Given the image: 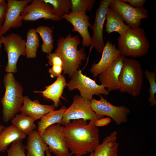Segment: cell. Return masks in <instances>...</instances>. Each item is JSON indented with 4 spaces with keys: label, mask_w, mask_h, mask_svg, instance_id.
<instances>
[{
    "label": "cell",
    "mask_w": 156,
    "mask_h": 156,
    "mask_svg": "<svg viewBox=\"0 0 156 156\" xmlns=\"http://www.w3.org/2000/svg\"><path fill=\"white\" fill-rule=\"evenodd\" d=\"M97 119L74 120L64 126L63 134L69 150L75 156L92 152L100 144L99 130L95 124Z\"/></svg>",
    "instance_id": "6da1fadb"
},
{
    "label": "cell",
    "mask_w": 156,
    "mask_h": 156,
    "mask_svg": "<svg viewBox=\"0 0 156 156\" xmlns=\"http://www.w3.org/2000/svg\"><path fill=\"white\" fill-rule=\"evenodd\" d=\"M80 44L79 36H72L69 34L65 38L62 37L58 39L54 51L62 60L64 74L68 75L70 78L79 69L82 61L86 59L84 48L77 49Z\"/></svg>",
    "instance_id": "7a4b0ae2"
},
{
    "label": "cell",
    "mask_w": 156,
    "mask_h": 156,
    "mask_svg": "<svg viewBox=\"0 0 156 156\" xmlns=\"http://www.w3.org/2000/svg\"><path fill=\"white\" fill-rule=\"evenodd\" d=\"M3 82L5 91L1 100L2 120L7 123L21 111L24 100L23 89L16 80L13 73H7L5 75Z\"/></svg>",
    "instance_id": "3957f363"
},
{
    "label": "cell",
    "mask_w": 156,
    "mask_h": 156,
    "mask_svg": "<svg viewBox=\"0 0 156 156\" xmlns=\"http://www.w3.org/2000/svg\"><path fill=\"white\" fill-rule=\"evenodd\" d=\"M117 45L121 55L125 57L145 56L150 48L145 30L140 27H130L124 34L120 36Z\"/></svg>",
    "instance_id": "277c9868"
},
{
    "label": "cell",
    "mask_w": 156,
    "mask_h": 156,
    "mask_svg": "<svg viewBox=\"0 0 156 156\" xmlns=\"http://www.w3.org/2000/svg\"><path fill=\"white\" fill-rule=\"evenodd\" d=\"M143 76V71L139 62L125 57L119 77V90L133 97L138 96L141 92Z\"/></svg>",
    "instance_id": "5b68a950"
},
{
    "label": "cell",
    "mask_w": 156,
    "mask_h": 156,
    "mask_svg": "<svg viewBox=\"0 0 156 156\" xmlns=\"http://www.w3.org/2000/svg\"><path fill=\"white\" fill-rule=\"evenodd\" d=\"M66 85L68 90L78 89L80 96L88 100L91 101L94 95L107 96L109 93L103 86L97 84L95 80L83 75L80 70L76 71Z\"/></svg>",
    "instance_id": "8992f818"
},
{
    "label": "cell",
    "mask_w": 156,
    "mask_h": 156,
    "mask_svg": "<svg viewBox=\"0 0 156 156\" xmlns=\"http://www.w3.org/2000/svg\"><path fill=\"white\" fill-rule=\"evenodd\" d=\"M0 39L4 46L8 56V63L5 70L7 73H14L17 71V64L21 55L26 56V40L17 33H11Z\"/></svg>",
    "instance_id": "52a82bcc"
},
{
    "label": "cell",
    "mask_w": 156,
    "mask_h": 156,
    "mask_svg": "<svg viewBox=\"0 0 156 156\" xmlns=\"http://www.w3.org/2000/svg\"><path fill=\"white\" fill-rule=\"evenodd\" d=\"M104 117L98 115L93 111L91 101L76 95L74 96L71 105L65 109L61 125L64 126L74 120L82 119L90 121L98 120Z\"/></svg>",
    "instance_id": "ba28073f"
},
{
    "label": "cell",
    "mask_w": 156,
    "mask_h": 156,
    "mask_svg": "<svg viewBox=\"0 0 156 156\" xmlns=\"http://www.w3.org/2000/svg\"><path fill=\"white\" fill-rule=\"evenodd\" d=\"M109 7L117 12L131 28L139 27L141 20L148 17L146 8H134L122 0H111Z\"/></svg>",
    "instance_id": "9c48e42d"
},
{
    "label": "cell",
    "mask_w": 156,
    "mask_h": 156,
    "mask_svg": "<svg viewBox=\"0 0 156 156\" xmlns=\"http://www.w3.org/2000/svg\"><path fill=\"white\" fill-rule=\"evenodd\" d=\"M99 96V100L93 99L91 101L92 108L96 114L109 116L117 125L128 122V116L130 112L129 108L124 106L113 105L102 95Z\"/></svg>",
    "instance_id": "30bf717a"
},
{
    "label": "cell",
    "mask_w": 156,
    "mask_h": 156,
    "mask_svg": "<svg viewBox=\"0 0 156 156\" xmlns=\"http://www.w3.org/2000/svg\"><path fill=\"white\" fill-rule=\"evenodd\" d=\"M64 127L58 124H53L48 127L41 136L49 151L56 156H68L70 154L63 134Z\"/></svg>",
    "instance_id": "8fae6325"
},
{
    "label": "cell",
    "mask_w": 156,
    "mask_h": 156,
    "mask_svg": "<svg viewBox=\"0 0 156 156\" xmlns=\"http://www.w3.org/2000/svg\"><path fill=\"white\" fill-rule=\"evenodd\" d=\"M52 7L43 0H32L30 4L26 5L21 13L22 20L34 21L40 18L52 21H59L63 19L54 15L52 13Z\"/></svg>",
    "instance_id": "7c38bea8"
},
{
    "label": "cell",
    "mask_w": 156,
    "mask_h": 156,
    "mask_svg": "<svg viewBox=\"0 0 156 156\" xmlns=\"http://www.w3.org/2000/svg\"><path fill=\"white\" fill-rule=\"evenodd\" d=\"M31 0H7V8L4 21L0 29V38L11 28H16L23 24L21 13Z\"/></svg>",
    "instance_id": "4fadbf2b"
},
{
    "label": "cell",
    "mask_w": 156,
    "mask_h": 156,
    "mask_svg": "<svg viewBox=\"0 0 156 156\" xmlns=\"http://www.w3.org/2000/svg\"><path fill=\"white\" fill-rule=\"evenodd\" d=\"M111 0H102L96 10L95 21L91 28L93 31L91 46L98 52L102 53L105 46L103 36L104 23Z\"/></svg>",
    "instance_id": "5bb4252c"
},
{
    "label": "cell",
    "mask_w": 156,
    "mask_h": 156,
    "mask_svg": "<svg viewBox=\"0 0 156 156\" xmlns=\"http://www.w3.org/2000/svg\"><path fill=\"white\" fill-rule=\"evenodd\" d=\"M70 22L73 26L72 31L77 32L81 35L82 39L83 47H88L92 44V37L89 32V27L92 25L89 21L90 17L86 13L81 12H71L62 17Z\"/></svg>",
    "instance_id": "9a60e30c"
},
{
    "label": "cell",
    "mask_w": 156,
    "mask_h": 156,
    "mask_svg": "<svg viewBox=\"0 0 156 156\" xmlns=\"http://www.w3.org/2000/svg\"><path fill=\"white\" fill-rule=\"evenodd\" d=\"M125 57L120 55L109 67L98 75L101 85L109 92L119 89V77Z\"/></svg>",
    "instance_id": "2e32d148"
},
{
    "label": "cell",
    "mask_w": 156,
    "mask_h": 156,
    "mask_svg": "<svg viewBox=\"0 0 156 156\" xmlns=\"http://www.w3.org/2000/svg\"><path fill=\"white\" fill-rule=\"evenodd\" d=\"M102 53L100 60L97 63H94L90 69V72L94 78H96L109 67L121 55L116 45L109 40L107 41Z\"/></svg>",
    "instance_id": "e0dca14e"
},
{
    "label": "cell",
    "mask_w": 156,
    "mask_h": 156,
    "mask_svg": "<svg viewBox=\"0 0 156 156\" xmlns=\"http://www.w3.org/2000/svg\"><path fill=\"white\" fill-rule=\"evenodd\" d=\"M55 107L52 105H43L38 101H32L27 96H24V100L20 112L23 114L30 116L35 120L40 119L50 111L54 110Z\"/></svg>",
    "instance_id": "ac0fdd59"
},
{
    "label": "cell",
    "mask_w": 156,
    "mask_h": 156,
    "mask_svg": "<svg viewBox=\"0 0 156 156\" xmlns=\"http://www.w3.org/2000/svg\"><path fill=\"white\" fill-rule=\"evenodd\" d=\"M117 134L114 130L106 136L90 156H117L119 144L117 142Z\"/></svg>",
    "instance_id": "d6986e66"
},
{
    "label": "cell",
    "mask_w": 156,
    "mask_h": 156,
    "mask_svg": "<svg viewBox=\"0 0 156 156\" xmlns=\"http://www.w3.org/2000/svg\"><path fill=\"white\" fill-rule=\"evenodd\" d=\"M67 83L64 76L61 74L57 77L55 81L52 84L45 86L44 90L35 91L34 92L41 93L45 98L52 101L54 107H57L59 106L60 98Z\"/></svg>",
    "instance_id": "ffe728a7"
},
{
    "label": "cell",
    "mask_w": 156,
    "mask_h": 156,
    "mask_svg": "<svg viewBox=\"0 0 156 156\" xmlns=\"http://www.w3.org/2000/svg\"><path fill=\"white\" fill-rule=\"evenodd\" d=\"M105 20L106 21L105 31L108 34L116 32L121 36L130 28L125 23L120 16L109 7L106 12Z\"/></svg>",
    "instance_id": "44dd1931"
},
{
    "label": "cell",
    "mask_w": 156,
    "mask_h": 156,
    "mask_svg": "<svg viewBox=\"0 0 156 156\" xmlns=\"http://www.w3.org/2000/svg\"><path fill=\"white\" fill-rule=\"evenodd\" d=\"M25 146L27 152L26 156H45V153L49 150L37 130L28 135Z\"/></svg>",
    "instance_id": "7402d4cb"
},
{
    "label": "cell",
    "mask_w": 156,
    "mask_h": 156,
    "mask_svg": "<svg viewBox=\"0 0 156 156\" xmlns=\"http://www.w3.org/2000/svg\"><path fill=\"white\" fill-rule=\"evenodd\" d=\"M26 136L12 125L5 127L0 134V152L7 150L8 146L15 141H22Z\"/></svg>",
    "instance_id": "603a6c76"
},
{
    "label": "cell",
    "mask_w": 156,
    "mask_h": 156,
    "mask_svg": "<svg viewBox=\"0 0 156 156\" xmlns=\"http://www.w3.org/2000/svg\"><path fill=\"white\" fill-rule=\"evenodd\" d=\"M66 107L63 106L58 110H53L46 114L37 122V130L41 136L44 131L49 126L54 124H61Z\"/></svg>",
    "instance_id": "cb8c5ba5"
},
{
    "label": "cell",
    "mask_w": 156,
    "mask_h": 156,
    "mask_svg": "<svg viewBox=\"0 0 156 156\" xmlns=\"http://www.w3.org/2000/svg\"><path fill=\"white\" fill-rule=\"evenodd\" d=\"M12 125L26 134L29 135L36 128L35 119L22 113L16 114L11 120Z\"/></svg>",
    "instance_id": "d4e9b609"
},
{
    "label": "cell",
    "mask_w": 156,
    "mask_h": 156,
    "mask_svg": "<svg viewBox=\"0 0 156 156\" xmlns=\"http://www.w3.org/2000/svg\"><path fill=\"white\" fill-rule=\"evenodd\" d=\"M39 45L40 39L36 29H30L27 33V40L25 42V51L27 58H35Z\"/></svg>",
    "instance_id": "484cf974"
},
{
    "label": "cell",
    "mask_w": 156,
    "mask_h": 156,
    "mask_svg": "<svg viewBox=\"0 0 156 156\" xmlns=\"http://www.w3.org/2000/svg\"><path fill=\"white\" fill-rule=\"evenodd\" d=\"M36 30L42 40V52L47 54L51 53L54 48V40L52 34L53 31L52 29L49 27L41 25L38 27Z\"/></svg>",
    "instance_id": "4316f807"
},
{
    "label": "cell",
    "mask_w": 156,
    "mask_h": 156,
    "mask_svg": "<svg viewBox=\"0 0 156 156\" xmlns=\"http://www.w3.org/2000/svg\"><path fill=\"white\" fill-rule=\"evenodd\" d=\"M52 7V13L54 15L62 18L64 15L71 12L72 5L71 0H43Z\"/></svg>",
    "instance_id": "83f0119b"
},
{
    "label": "cell",
    "mask_w": 156,
    "mask_h": 156,
    "mask_svg": "<svg viewBox=\"0 0 156 156\" xmlns=\"http://www.w3.org/2000/svg\"><path fill=\"white\" fill-rule=\"evenodd\" d=\"M144 73L146 78L148 81L150 85L148 90L149 96L148 101L150 103L151 106H155L156 105V100L155 95L156 93V73L155 72L149 71L148 70H145Z\"/></svg>",
    "instance_id": "f1b7e54d"
},
{
    "label": "cell",
    "mask_w": 156,
    "mask_h": 156,
    "mask_svg": "<svg viewBox=\"0 0 156 156\" xmlns=\"http://www.w3.org/2000/svg\"><path fill=\"white\" fill-rule=\"evenodd\" d=\"M95 0H71L72 8L71 12H81L86 13L90 12Z\"/></svg>",
    "instance_id": "f546056e"
},
{
    "label": "cell",
    "mask_w": 156,
    "mask_h": 156,
    "mask_svg": "<svg viewBox=\"0 0 156 156\" xmlns=\"http://www.w3.org/2000/svg\"><path fill=\"white\" fill-rule=\"evenodd\" d=\"M25 146L22 141L17 140L13 142L10 148L7 150L6 156H26L25 153Z\"/></svg>",
    "instance_id": "4dcf8cb0"
},
{
    "label": "cell",
    "mask_w": 156,
    "mask_h": 156,
    "mask_svg": "<svg viewBox=\"0 0 156 156\" xmlns=\"http://www.w3.org/2000/svg\"><path fill=\"white\" fill-rule=\"evenodd\" d=\"M47 57L48 59V63L51 65H58L63 66V63L60 57L54 53L48 54Z\"/></svg>",
    "instance_id": "1f68e13d"
},
{
    "label": "cell",
    "mask_w": 156,
    "mask_h": 156,
    "mask_svg": "<svg viewBox=\"0 0 156 156\" xmlns=\"http://www.w3.org/2000/svg\"><path fill=\"white\" fill-rule=\"evenodd\" d=\"M63 70V67L58 65H53L49 70V72L50 74L51 77L53 78L55 77H57L61 75Z\"/></svg>",
    "instance_id": "d6a6232c"
},
{
    "label": "cell",
    "mask_w": 156,
    "mask_h": 156,
    "mask_svg": "<svg viewBox=\"0 0 156 156\" xmlns=\"http://www.w3.org/2000/svg\"><path fill=\"white\" fill-rule=\"evenodd\" d=\"M7 5V2L5 1L0 4V29L4 21Z\"/></svg>",
    "instance_id": "836d02e7"
},
{
    "label": "cell",
    "mask_w": 156,
    "mask_h": 156,
    "mask_svg": "<svg viewBox=\"0 0 156 156\" xmlns=\"http://www.w3.org/2000/svg\"><path fill=\"white\" fill-rule=\"evenodd\" d=\"M124 2L128 3L131 6L135 8L143 7L146 0H122Z\"/></svg>",
    "instance_id": "e575fe53"
},
{
    "label": "cell",
    "mask_w": 156,
    "mask_h": 156,
    "mask_svg": "<svg viewBox=\"0 0 156 156\" xmlns=\"http://www.w3.org/2000/svg\"><path fill=\"white\" fill-rule=\"evenodd\" d=\"M111 121V119L109 117L102 118L97 120L95 123L97 127H102L109 124Z\"/></svg>",
    "instance_id": "d590c367"
},
{
    "label": "cell",
    "mask_w": 156,
    "mask_h": 156,
    "mask_svg": "<svg viewBox=\"0 0 156 156\" xmlns=\"http://www.w3.org/2000/svg\"><path fill=\"white\" fill-rule=\"evenodd\" d=\"M46 154V156H51V153L49 151V150L46 151L45 152ZM73 154L70 153L68 156H71Z\"/></svg>",
    "instance_id": "8d00e7d4"
},
{
    "label": "cell",
    "mask_w": 156,
    "mask_h": 156,
    "mask_svg": "<svg viewBox=\"0 0 156 156\" xmlns=\"http://www.w3.org/2000/svg\"><path fill=\"white\" fill-rule=\"evenodd\" d=\"M4 127H5L4 125H2L0 124V134L3 130Z\"/></svg>",
    "instance_id": "74e56055"
},
{
    "label": "cell",
    "mask_w": 156,
    "mask_h": 156,
    "mask_svg": "<svg viewBox=\"0 0 156 156\" xmlns=\"http://www.w3.org/2000/svg\"><path fill=\"white\" fill-rule=\"evenodd\" d=\"M1 44H2V43H1V40L0 39V52H1Z\"/></svg>",
    "instance_id": "f35d334b"
},
{
    "label": "cell",
    "mask_w": 156,
    "mask_h": 156,
    "mask_svg": "<svg viewBox=\"0 0 156 156\" xmlns=\"http://www.w3.org/2000/svg\"><path fill=\"white\" fill-rule=\"evenodd\" d=\"M5 1V0H0V4L3 3Z\"/></svg>",
    "instance_id": "ab89813d"
},
{
    "label": "cell",
    "mask_w": 156,
    "mask_h": 156,
    "mask_svg": "<svg viewBox=\"0 0 156 156\" xmlns=\"http://www.w3.org/2000/svg\"><path fill=\"white\" fill-rule=\"evenodd\" d=\"M1 66V64H0V66Z\"/></svg>",
    "instance_id": "60d3db41"
}]
</instances>
